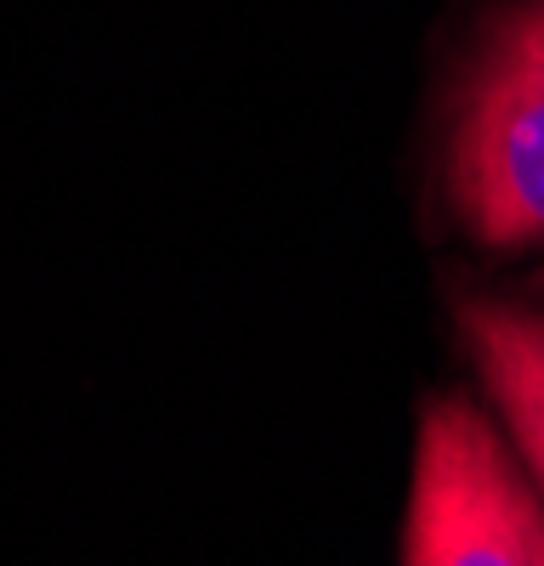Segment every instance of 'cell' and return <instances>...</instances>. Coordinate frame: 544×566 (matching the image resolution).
Returning <instances> with one entry per match:
<instances>
[{"instance_id": "obj_3", "label": "cell", "mask_w": 544, "mask_h": 566, "mask_svg": "<svg viewBox=\"0 0 544 566\" xmlns=\"http://www.w3.org/2000/svg\"><path fill=\"white\" fill-rule=\"evenodd\" d=\"M460 328L493 408L505 413L511 442L522 448L544 493V306L471 301L460 312Z\"/></svg>"}, {"instance_id": "obj_1", "label": "cell", "mask_w": 544, "mask_h": 566, "mask_svg": "<svg viewBox=\"0 0 544 566\" xmlns=\"http://www.w3.org/2000/svg\"><path fill=\"white\" fill-rule=\"evenodd\" d=\"M448 199L482 244L544 239V7L488 34L453 114Z\"/></svg>"}, {"instance_id": "obj_2", "label": "cell", "mask_w": 544, "mask_h": 566, "mask_svg": "<svg viewBox=\"0 0 544 566\" xmlns=\"http://www.w3.org/2000/svg\"><path fill=\"white\" fill-rule=\"evenodd\" d=\"M402 566H544V510L465 397L426 408Z\"/></svg>"}]
</instances>
